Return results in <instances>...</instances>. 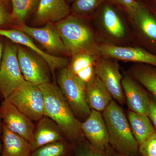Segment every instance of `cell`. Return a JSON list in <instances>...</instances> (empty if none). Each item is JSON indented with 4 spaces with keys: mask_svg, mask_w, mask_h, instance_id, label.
Returning a JSON list of instances; mask_svg holds the SVG:
<instances>
[{
    "mask_svg": "<svg viewBox=\"0 0 156 156\" xmlns=\"http://www.w3.org/2000/svg\"><path fill=\"white\" fill-rule=\"evenodd\" d=\"M54 24L69 57L81 53L100 55L98 48L101 39L86 17L71 14Z\"/></svg>",
    "mask_w": 156,
    "mask_h": 156,
    "instance_id": "cell-1",
    "label": "cell"
},
{
    "mask_svg": "<svg viewBox=\"0 0 156 156\" xmlns=\"http://www.w3.org/2000/svg\"><path fill=\"white\" fill-rule=\"evenodd\" d=\"M44 98V115L60 127L69 141L75 144L86 139L76 119L58 88L53 82L39 85Z\"/></svg>",
    "mask_w": 156,
    "mask_h": 156,
    "instance_id": "cell-2",
    "label": "cell"
},
{
    "mask_svg": "<svg viewBox=\"0 0 156 156\" xmlns=\"http://www.w3.org/2000/svg\"><path fill=\"white\" fill-rule=\"evenodd\" d=\"M102 115L112 149L124 155L140 156L139 144L132 134L128 119L115 101H112Z\"/></svg>",
    "mask_w": 156,
    "mask_h": 156,
    "instance_id": "cell-3",
    "label": "cell"
},
{
    "mask_svg": "<svg viewBox=\"0 0 156 156\" xmlns=\"http://www.w3.org/2000/svg\"><path fill=\"white\" fill-rule=\"evenodd\" d=\"M95 25L100 39L107 43L123 46L131 38L128 23L116 9L110 4L101 7L95 19Z\"/></svg>",
    "mask_w": 156,
    "mask_h": 156,
    "instance_id": "cell-4",
    "label": "cell"
},
{
    "mask_svg": "<svg viewBox=\"0 0 156 156\" xmlns=\"http://www.w3.org/2000/svg\"><path fill=\"white\" fill-rule=\"evenodd\" d=\"M58 88L76 119L80 122L89 117L91 110L86 100V87L73 75L67 67L57 70Z\"/></svg>",
    "mask_w": 156,
    "mask_h": 156,
    "instance_id": "cell-5",
    "label": "cell"
},
{
    "mask_svg": "<svg viewBox=\"0 0 156 156\" xmlns=\"http://www.w3.org/2000/svg\"><path fill=\"white\" fill-rule=\"evenodd\" d=\"M17 58V45L5 38L0 66V96L7 99L25 81Z\"/></svg>",
    "mask_w": 156,
    "mask_h": 156,
    "instance_id": "cell-6",
    "label": "cell"
},
{
    "mask_svg": "<svg viewBox=\"0 0 156 156\" xmlns=\"http://www.w3.org/2000/svg\"><path fill=\"white\" fill-rule=\"evenodd\" d=\"M7 99L34 122L44 116V102L38 85L25 81Z\"/></svg>",
    "mask_w": 156,
    "mask_h": 156,
    "instance_id": "cell-7",
    "label": "cell"
},
{
    "mask_svg": "<svg viewBox=\"0 0 156 156\" xmlns=\"http://www.w3.org/2000/svg\"><path fill=\"white\" fill-rule=\"evenodd\" d=\"M17 45L18 62L25 80L38 86L52 82L51 69L44 58L29 48Z\"/></svg>",
    "mask_w": 156,
    "mask_h": 156,
    "instance_id": "cell-8",
    "label": "cell"
},
{
    "mask_svg": "<svg viewBox=\"0 0 156 156\" xmlns=\"http://www.w3.org/2000/svg\"><path fill=\"white\" fill-rule=\"evenodd\" d=\"M23 31L41 45L50 55L69 56L63 41L54 23H48L41 27H32L22 23L14 28Z\"/></svg>",
    "mask_w": 156,
    "mask_h": 156,
    "instance_id": "cell-9",
    "label": "cell"
},
{
    "mask_svg": "<svg viewBox=\"0 0 156 156\" xmlns=\"http://www.w3.org/2000/svg\"><path fill=\"white\" fill-rule=\"evenodd\" d=\"M95 73L113 98L123 105L125 96L122 86L123 76L118 60L100 56L96 61Z\"/></svg>",
    "mask_w": 156,
    "mask_h": 156,
    "instance_id": "cell-10",
    "label": "cell"
},
{
    "mask_svg": "<svg viewBox=\"0 0 156 156\" xmlns=\"http://www.w3.org/2000/svg\"><path fill=\"white\" fill-rule=\"evenodd\" d=\"M2 123L10 131L31 143L35 125L34 121L20 111L8 99L0 105Z\"/></svg>",
    "mask_w": 156,
    "mask_h": 156,
    "instance_id": "cell-11",
    "label": "cell"
},
{
    "mask_svg": "<svg viewBox=\"0 0 156 156\" xmlns=\"http://www.w3.org/2000/svg\"><path fill=\"white\" fill-rule=\"evenodd\" d=\"M98 53L102 57L156 66V55L138 47L115 45L101 42Z\"/></svg>",
    "mask_w": 156,
    "mask_h": 156,
    "instance_id": "cell-12",
    "label": "cell"
},
{
    "mask_svg": "<svg viewBox=\"0 0 156 156\" xmlns=\"http://www.w3.org/2000/svg\"><path fill=\"white\" fill-rule=\"evenodd\" d=\"M0 36L29 48L43 57L50 66L54 79L56 71L67 67L68 64L69 60L67 57L53 56L43 51L35 44L33 39L22 31L15 28H0Z\"/></svg>",
    "mask_w": 156,
    "mask_h": 156,
    "instance_id": "cell-13",
    "label": "cell"
},
{
    "mask_svg": "<svg viewBox=\"0 0 156 156\" xmlns=\"http://www.w3.org/2000/svg\"><path fill=\"white\" fill-rule=\"evenodd\" d=\"M81 128L85 138L93 147L102 152L111 150L108 131L100 112L91 110L89 117L81 122Z\"/></svg>",
    "mask_w": 156,
    "mask_h": 156,
    "instance_id": "cell-14",
    "label": "cell"
},
{
    "mask_svg": "<svg viewBox=\"0 0 156 156\" xmlns=\"http://www.w3.org/2000/svg\"><path fill=\"white\" fill-rule=\"evenodd\" d=\"M122 86L130 110L148 116L151 98L144 89L129 74L123 76Z\"/></svg>",
    "mask_w": 156,
    "mask_h": 156,
    "instance_id": "cell-15",
    "label": "cell"
},
{
    "mask_svg": "<svg viewBox=\"0 0 156 156\" xmlns=\"http://www.w3.org/2000/svg\"><path fill=\"white\" fill-rule=\"evenodd\" d=\"M66 0H40L34 17V25L56 23L70 14Z\"/></svg>",
    "mask_w": 156,
    "mask_h": 156,
    "instance_id": "cell-16",
    "label": "cell"
},
{
    "mask_svg": "<svg viewBox=\"0 0 156 156\" xmlns=\"http://www.w3.org/2000/svg\"><path fill=\"white\" fill-rule=\"evenodd\" d=\"M64 140H68L61 128L52 119L44 115L37 122L31 148L33 152L43 146Z\"/></svg>",
    "mask_w": 156,
    "mask_h": 156,
    "instance_id": "cell-17",
    "label": "cell"
},
{
    "mask_svg": "<svg viewBox=\"0 0 156 156\" xmlns=\"http://www.w3.org/2000/svg\"><path fill=\"white\" fill-rule=\"evenodd\" d=\"M100 55L81 53L71 57L67 66L73 75L87 87L96 76L95 65Z\"/></svg>",
    "mask_w": 156,
    "mask_h": 156,
    "instance_id": "cell-18",
    "label": "cell"
},
{
    "mask_svg": "<svg viewBox=\"0 0 156 156\" xmlns=\"http://www.w3.org/2000/svg\"><path fill=\"white\" fill-rule=\"evenodd\" d=\"M1 156H31L30 143L18 134L10 131L2 123Z\"/></svg>",
    "mask_w": 156,
    "mask_h": 156,
    "instance_id": "cell-19",
    "label": "cell"
},
{
    "mask_svg": "<svg viewBox=\"0 0 156 156\" xmlns=\"http://www.w3.org/2000/svg\"><path fill=\"white\" fill-rule=\"evenodd\" d=\"M86 96L90 109L100 112L106 108L113 98L97 75L86 87Z\"/></svg>",
    "mask_w": 156,
    "mask_h": 156,
    "instance_id": "cell-20",
    "label": "cell"
},
{
    "mask_svg": "<svg viewBox=\"0 0 156 156\" xmlns=\"http://www.w3.org/2000/svg\"><path fill=\"white\" fill-rule=\"evenodd\" d=\"M131 20L140 35L156 44V18L150 11L140 5Z\"/></svg>",
    "mask_w": 156,
    "mask_h": 156,
    "instance_id": "cell-21",
    "label": "cell"
},
{
    "mask_svg": "<svg viewBox=\"0 0 156 156\" xmlns=\"http://www.w3.org/2000/svg\"><path fill=\"white\" fill-rule=\"evenodd\" d=\"M128 121L132 134L139 146L146 141L156 132L150 119L147 116L130 110L128 112Z\"/></svg>",
    "mask_w": 156,
    "mask_h": 156,
    "instance_id": "cell-22",
    "label": "cell"
},
{
    "mask_svg": "<svg viewBox=\"0 0 156 156\" xmlns=\"http://www.w3.org/2000/svg\"><path fill=\"white\" fill-rule=\"evenodd\" d=\"M40 0H11L13 26L25 23L31 14L36 10Z\"/></svg>",
    "mask_w": 156,
    "mask_h": 156,
    "instance_id": "cell-23",
    "label": "cell"
},
{
    "mask_svg": "<svg viewBox=\"0 0 156 156\" xmlns=\"http://www.w3.org/2000/svg\"><path fill=\"white\" fill-rule=\"evenodd\" d=\"M129 74L156 98L155 71L145 66L135 65L129 69Z\"/></svg>",
    "mask_w": 156,
    "mask_h": 156,
    "instance_id": "cell-24",
    "label": "cell"
},
{
    "mask_svg": "<svg viewBox=\"0 0 156 156\" xmlns=\"http://www.w3.org/2000/svg\"><path fill=\"white\" fill-rule=\"evenodd\" d=\"M74 145L68 140L52 143L38 148L31 156H73Z\"/></svg>",
    "mask_w": 156,
    "mask_h": 156,
    "instance_id": "cell-25",
    "label": "cell"
},
{
    "mask_svg": "<svg viewBox=\"0 0 156 156\" xmlns=\"http://www.w3.org/2000/svg\"><path fill=\"white\" fill-rule=\"evenodd\" d=\"M105 0H75L71 8L72 14L85 17L93 13Z\"/></svg>",
    "mask_w": 156,
    "mask_h": 156,
    "instance_id": "cell-26",
    "label": "cell"
},
{
    "mask_svg": "<svg viewBox=\"0 0 156 156\" xmlns=\"http://www.w3.org/2000/svg\"><path fill=\"white\" fill-rule=\"evenodd\" d=\"M73 156H113L112 149L107 152L98 150L85 139L74 145Z\"/></svg>",
    "mask_w": 156,
    "mask_h": 156,
    "instance_id": "cell-27",
    "label": "cell"
},
{
    "mask_svg": "<svg viewBox=\"0 0 156 156\" xmlns=\"http://www.w3.org/2000/svg\"><path fill=\"white\" fill-rule=\"evenodd\" d=\"M11 0H0V28L13 27Z\"/></svg>",
    "mask_w": 156,
    "mask_h": 156,
    "instance_id": "cell-28",
    "label": "cell"
},
{
    "mask_svg": "<svg viewBox=\"0 0 156 156\" xmlns=\"http://www.w3.org/2000/svg\"><path fill=\"white\" fill-rule=\"evenodd\" d=\"M139 152L140 156H156V132L139 146Z\"/></svg>",
    "mask_w": 156,
    "mask_h": 156,
    "instance_id": "cell-29",
    "label": "cell"
},
{
    "mask_svg": "<svg viewBox=\"0 0 156 156\" xmlns=\"http://www.w3.org/2000/svg\"><path fill=\"white\" fill-rule=\"evenodd\" d=\"M121 6L128 13L131 19L133 17L140 5L136 0H111Z\"/></svg>",
    "mask_w": 156,
    "mask_h": 156,
    "instance_id": "cell-30",
    "label": "cell"
},
{
    "mask_svg": "<svg viewBox=\"0 0 156 156\" xmlns=\"http://www.w3.org/2000/svg\"><path fill=\"white\" fill-rule=\"evenodd\" d=\"M148 117L156 131V101L151 99L149 108Z\"/></svg>",
    "mask_w": 156,
    "mask_h": 156,
    "instance_id": "cell-31",
    "label": "cell"
},
{
    "mask_svg": "<svg viewBox=\"0 0 156 156\" xmlns=\"http://www.w3.org/2000/svg\"><path fill=\"white\" fill-rule=\"evenodd\" d=\"M5 42V38L4 37L0 36V66H1V63H2L3 54H4Z\"/></svg>",
    "mask_w": 156,
    "mask_h": 156,
    "instance_id": "cell-32",
    "label": "cell"
},
{
    "mask_svg": "<svg viewBox=\"0 0 156 156\" xmlns=\"http://www.w3.org/2000/svg\"><path fill=\"white\" fill-rule=\"evenodd\" d=\"M2 115H1V108H0V156L2 150Z\"/></svg>",
    "mask_w": 156,
    "mask_h": 156,
    "instance_id": "cell-33",
    "label": "cell"
},
{
    "mask_svg": "<svg viewBox=\"0 0 156 156\" xmlns=\"http://www.w3.org/2000/svg\"><path fill=\"white\" fill-rule=\"evenodd\" d=\"M112 154L113 155V156H127L126 155H124L122 154L118 153L114 151L113 150Z\"/></svg>",
    "mask_w": 156,
    "mask_h": 156,
    "instance_id": "cell-34",
    "label": "cell"
},
{
    "mask_svg": "<svg viewBox=\"0 0 156 156\" xmlns=\"http://www.w3.org/2000/svg\"><path fill=\"white\" fill-rule=\"evenodd\" d=\"M66 1H67V3H72L75 0H66Z\"/></svg>",
    "mask_w": 156,
    "mask_h": 156,
    "instance_id": "cell-35",
    "label": "cell"
},
{
    "mask_svg": "<svg viewBox=\"0 0 156 156\" xmlns=\"http://www.w3.org/2000/svg\"><path fill=\"white\" fill-rule=\"evenodd\" d=\"M0 98H1V96H0Z\"/></svg>",
    "mask_w": 156,
    "mask_h": 156,
    "instance_id": "cell-36",
    "label": "cell"
}]
</instances>
